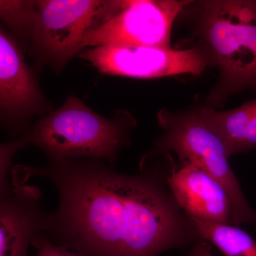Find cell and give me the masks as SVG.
I'll list each match as a JSON object with an SVG mask.
<instances>
[{
    "instance_id": "1",
    "label": "cell",
    "mask_w": 256,
    "mask_h": 256,
    "mask_svg": "<svg viewBox=\"0 0 256 256\" xmlns=\"http://www.w3.org/2000/svg\"><path fill=\"white\" fill-rule=\"evenodd\" d=\"M32 178H47L58 192L43 232L54 245L84 256H158L191 240L180 207L152 175L122 174L97 158L12 171L15 185Z\"/></svg>"
},
{
    "instance_id": "2",
    "label": "cell",
    "mask_w": 256,
    "mask_h": 256,
    "mask_svg": "<svg viewBox=\"0 0 256 256\" xmlns=\"http://www.w3.org/2000/svg\"><path fill=\"white\" fill-rule=\"evenodd\" d=\"M134 124L124 110L106 118L68 96L62 107L38 120L28 136L50 160L97 158L114 168Z\"/></svg>"
},
{
    "instance_id": "3",
    "label": "cell",
    "mask_w": 256,
    "mask_h": 256,
    "mask_svg": "<svg viewBox=\"0 0 256 256\" xmlns=\"http://www.w3.org/2000/svg\"><path fill=\"white\" fill-rule=\"evenodd\" d=\"M203 6L207 56L220 67L223 90L256 85V1L215 0Z\"/></svg>"
},
{
    "instance_id": "4",
    "label": "cell",
    "mask_w": 256,
    "mask_h": 256,
    "mask_svg": "<svg viewBox=\"0 0 256 256\" xmlns=\"http://www.w3.org/2000/svg\"><path fill=\"white\" fill-rule=\"evenodd\" d=\"M158 120L165 133L156 141V146L174 152L184 163L198 166L224 186L232 202V225L256 223V213L242 194L229 165L226 148L220 136L202 120L196 112L174 116L162 111Z\"/></svg>"
},
{
    "instance_id": "5",
    "label": "cell",
    "mask_w": 256,
    "mask_h": 256,
    "mask_svg": "<svg viewBox=\"0 0 256 256\" xmlns=\"http://www.w3.org/2000/svg\"><path fill=\"white\" fill-rule=\"evenodd\" d=\"M111 1H34L33 22L26 48L38 65L60 72L82 50V38L100 21Z\"/></svg>"
},
{
    "instance_id": "6",
    "label": "cell",
    "mask_w": 256,
    "mask_h": 256,
    "mask_svg": "<svg viewBox=\"0 0 256 256\" xmlns=\"http://www.w3.org/2000/svg\"><path fill=\"white\" fill-rule=\"evenodd\" d=\"M191 2L186 0L112 1L105 16L86 34L82 50L104 45L171 47L174 20Z\"/></svg>"
},
{
    "instance_id": "7",
    "label": "cell",
    "mask_w": 256,
    "mask_h": 256,
    "mask_svg": "<svg viewBox=\"0 0 256 256\" xmlns=\"http://www.w3.org/2000/svg\"><path fill=\"white\" fill-rule=\"evenodd\" d=\"M78 54L101 74L134 78L198 75L210 62L206 52L198 48L171 47L104 45L84 48Z\"/></svg>"
},
{
    "instance_id": "8",
    "label": "cell",
    "mask_w": 256,
    "mask_h": 256,
    "mask_svg": "<svg viewBox=\"0 0 256 256\" xmlns=\"http://www.w3.org/2000/svg\"><path fill=\"white\" fill-rule=\"evenodd\" d=\"M46 100L16 38L0 28V111L11 132H24L28 120L43 114ZM28 130V129H26ZM28 134L30 132L28 130Z\"/></svg>"
},
{
    "instance_id": "9",
    "label": "cell",
    "mask_w": 256,
    "mask_h": 256,
    "mask_svg": "<svg viewBox=\"0 0 256 256\" xmlns=\"http://www.w3.org/2000/svg\"><path fill=\"white\" fill-rule=\"evenodd\" d=\"M48 215L35 185L12 184L0 193V256H28V246L44 232Z\"/></svg>"
},
{
    "instance_id": "10",
    "label": "cell",
    "mask_w": 256,
    "mask_h": 256,
    "mask_svg": "<svg viewBox=\"0 0 256 256\" xmlns=\"http://www.w3.org/2000/svg\"><path fill=\"white\" fill-rule=\"evenodd\" d=\"M173 198L188 217L222 224H232V202L216 180L195 165L185 162L168 180Z\"/></svg>"
},
{
    "instance_id": "11",
    "label": "cell",
    "mask_w": 256,
    "mask_h": 256,
    "mask_svg": "<svg viewBox=\"0 0 256 256\" xmlns=\"http://www.w3.org/2000/svg\"><path fill=\"white\" fill-rule=\"evenodd\" d=\"M196 112L223 140L228 156L256 146V99L232 110L206 108Z\"/></svg>"
},
{
    "instance_id": "12",
    "label": "cell",
    "mask_w": 256,
    "mask_h": 256,
    "mask_svg": "<svg viewBox=\"0 0 256 256\" xmlns=\"http://www.w3.org/2000/svg\"><path fill=\"white\" fill-rule=\"evenodd\" d=\"M197 235L212 242L225 256H256V242L244 230L232 224L191 218Z\"/></svg>"
},
{
    "instance_id": "13",
    "label": "cell",
    "mask_w": 256,
    "mask_h": 256,
    "mask_svg": "<svg viewBox=\"0 0 256 256\" xmlns=\"http://www.w3.org/2000/svg\"><path fill=\"white\" fill-rule=\"evenodd\" d=\"M34 1H0V16L18 44L28 48L33 22Z\"/></svg>"
},
{
    "instance_id": "14",
    "label": "cell",
    "mask_w": 256,
    "mask_h": 256,
    "mask_svg": "<svg viewBox=\"0 0 256 256\" xmlns=\"http://www.w3.org/2000/svg\"><path fill=\"white\" fill-rule=\"evenodd\" d=\"M28 136L18 138L15 140L4 143L0 146V193L9 190L12 186V164L14 154L30 144Z\"/></svg>"
},
{
    "instance_id": "15",
    "label": "cell",
    "mask_w": 256,
    "mask_h": 256,
    "mask_svg": "<svg viewBox=\"0 0 256 256\" xmlns=\"http://www.w3.org/2000/svg\"><path fill=\"white\" fill-rule=\"evenodd\" d=\"M32 245L37 250L35 256H84L65 248L54 245L47 239L43 232L37 236Z\"/></svg>"
},
{
    "instance_id": "16",
    "label": "cell",
    "mask_w": 256,
    "mask_h": 256,
    "mask_svg": "<svg viewBox=\"0 0 256 256\" xmlns=\"http://www.w3.org/2000/svg\"><path fill=\"white\" fill-rule=\"evenodd\" d=\"M192 254L194 256H214L210 252V248L206 245H202V244L197 246L194 249Z\"/></svg>"
},
{
    "instance_id": "17",
    "label": "cell",
    "mask_w": 256,
    "mask_h": 256,
    "mask_svg": "<svg viewBox=\"0 0 256 256\" xmlns=\"http://www.w3.org/2000/svg\"><path fill=\"white\" fill-rule=\"evenodd\" d=\"M190 256H194L193 254H192V255Z\"/></svg>"
}]
</instances>
